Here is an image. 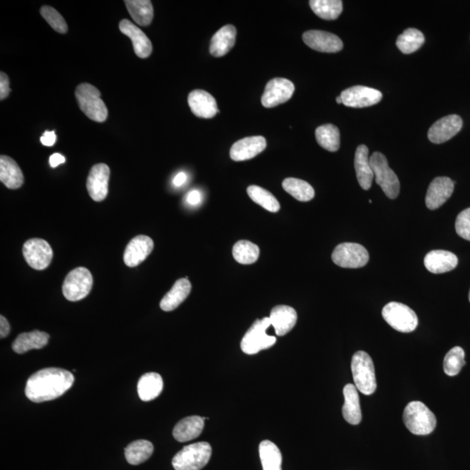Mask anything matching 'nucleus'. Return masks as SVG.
I'll return each mask as SVG.
<instances>
[{"label": "nucleus", "instance_id": "5", "mask_svg": "<svg viewBox=\"0 0 470 470\" xmlns=\"http://www.w3.org/2000/svg\"><path fill=\"white\" fill-rule=\"evenodd\" d=\"M212 448L208 442H197L184 447L173 457L172 464L176 470H201L208 464Z\"/></svg>", "mask_w": 470, "mask_h": 470}, {"label": "nucleus", "instance_id": "30", "mask_svg": "<svg viewBox=\"0 0 470 470\" xmlns=\"http://www.w3.org/2000/svg\"><path fill=\"white\" fill-rule=\"evenodd\" d=\"M50 336L48 333L34 330L28 333H22L14 341L13 351L17 353H24L32 349H41L48 345Z\"/></svg>", "mask_w": 470, "mask_h": 470}, {"label": "nucleus", "instance_id": "18", "mask_svg": "<svg viewBox=\"0 0 470 470\" xmlns=\"http://www.w3.org/2000/svg\"><path fill=\"white\" fill-rule=\"evenodd\" d=\"M267 147L266 139L262 136H252L235 142L230 149V157L235 161L251 160L262 153Z\"/></svg>", "mask_w": 470, "mask_h": 470}, {"label": "nucleus", "instance_id": "20", "mask_svg": "<svg viewBox=\"0 0 470 470\" xmlns=\"http://www.w3.org/2000/svg\"><path fill=\"white\" fill-rule=\"evenodd\" d=\"M188 101L190 110L197 117L211 119L219 112L215 99L208 92L194 90L190 92Z\"/></svg>", "mask_w": 470, "mask_h": 470}, {"label": "nucleus", "instance_id": "27", "mask_svg": "<svg viewBox=\"0 0 470 470\" xmlns=\"http://www.w3.org/2000/svg\"><path fill=\"white\" fill-rule=\"evenodd\" d=\"M205 421L203 417H188L178 422L173 431V436L180 442L193 440L200 436L204 429Z\"/></svg>", "mask_w": 470, "mask_h": 470}, {"label": "nucleus", "instance_id": "9", "mask_svg": "<svg viewBox=\"0 0 470 470\" xmlns=\"http://www.w3.org/2000/svg\"><path fill=\"white\" fill-rule=\"evenodd\" d=\"M93 279L90 271L85 267H77L65 277L62 292L67 300L78 301L87 297L91 292Z\"/></svg>", "mask_w": 470, "mask_h": 470}, {"label": "nucleus", "instance_id": "25", "mask_svg": "<svg viewBox=\"0 0 470 470\" xmlns=\"http://www.w3.org/2000/svg\"><path fill=\"white\" fill-rule=\"evenodd\" d=\"M345 399L343 415L346 422L351 425H358L363 420L360 406L358 390L353 384H347L343 388Z\"/></svg>", "mask_w": 470, "mask_h": 470}, {"label": "nucleus", "instance_id": "6", "mask_svg": "<svg viewBox=\"0 0 470 470\" xmlns=\"http://www.w3.org/2000/svg\"><path fill=\"white\" fill-rule=\"evenodd\" d=\"M270 326L272 325L269 317L255 321L240 343L242 351L247 355H255L277 343V337L267 335V329Z\"/></svg>", "mask_w": 470, "mask_h": 470}, {"label": "nucleus", "instance_id": "22", "mask_svg": "<svg viewBox=\"0 0 470 470\" xmlns=\"http://www.w3.org/2000/svg\"><path fill=\"white\" fill-rule=\"evenodd\" d=\"M297 313L289 306L279 305L271 311L269 319L275 333L278 336H283L290 332L297 324Z\"/></svg>", "mask_w": 470, "mask_h": 470}, {"label": "nucleus", "instance_id": "42", "mask_svg": "<svg viewBox=\"0 0 470 470\" xmlns=\"http://www.w3.org/2000/svg\"><path fill=\"white\" fill-rule=\"evenodd\" d=\"M41 14L46 19V21L55 30L57 33L62 34L67 33L68 27L63 17L61 16L59 11L48 6L41 7Z\"/></svg>", "mask_w": 470, "mask_h": 470}, {"label": "nucleus", "instance_id": "45", "mask_svg": "<svg viewBox=\"0 0 470 470\" xmlns=\"http://www.w3.org/2000/svg\"><path fill=\"white\" fill-rule=\"evenodd\" d=\"M56 134L55 132H45L44 134L41 136V141L43 145L46 146H53L56 142Z\"/></svg>", "mask_w": 470, "mask_h": 470}, {"label": "nucleus", "instance_id": "17", "mask_svg": "<svg viewBox=\"0 0 470 470\" xmlns=\"http://www.w3.org/2000/svg\"><path fill=\"white\" fill-rule=\"evenodd\" d=\"M454 183L449 177H437L431 182L426 196V205L430 210L441 208L452 197Z\"/></svg>", "mask_w": 470, "mask_h": 470}, {"label": "nucleus", "instance_id": "37", "mask_svg": "<svg viewBox=\"0 0 470 470\" xmlns=\"http://www.w3.org/2000/svg\"><path fill=\"white\" fill-rule=\"evenodd\" d=\"M316 138L318 144L329 151H336L340 149V131L332 124H326L317 128Z\"/></svg>", "mask_w": 470, "mask_h": 470}, {"label": "nucleus", "instance_id": "41", "mask_svg": "<svg viewBox=\"0 0 470 470\" xmlns=\"http://www.w3.org/2000/svg\"><path fill=\"white\" fill-rule=\"evenodd\" d=\"M465 352L460 347H454L447 353L444 361L445 374L449 376H456L464 366Z\"/></svg>", "mask_w": 470, "mask_h": 470}, {"label": "nucleus", "instance_id": "36", "mask_svg": "<svg viewBox=\"0 0 470 470\" xmlns=\"http://www.w3.org/2000/svg\"><path fill=\"white\" fill-rule=\"evenodd\" d=\"M282 188L299 201L306 202L314 199V190L308 182L297 178H287Z\"/></svg>", "mask_w": 470, "mask_h": 470}, {"label": "nucleus", "instance_id": "32", "mask_svg": "<svg viewBox=\"0 0 470 470\" xmlns=\"http://www.w3.org/2000/svg\"><path fill=\"white\" fill-rule=\"evenodd\" d=\"M124 3L136 24L147 26L153 21L154 7L149 0H126Z\"/></svg>", "mask_w": 470, "mask_h": 470}, {"label": "nucleus", "instance_id": "50", "mask_svg": "<svg viewBox=\"0 0 470 470\" xmlns=\"http://www.w3.org/2000/svg\"><path fill=\"white\" fill-rule=\"evenodd\" d=\"M336 102H337L338 104H343V100H341V96H338V97H337V98H336Z\"/></svg>", "mask_w": 470, "mask_h": 470}, {"label": "nucleus", "instance_id": "12", "mask_svg": "<svg viewBox=\"0 0 470 470\" xmlns=\"http://www.w3.org/2000/svg\"><path fill=\"white\" fill-rule=\"evenodd\" d=\"M294 85L290 80L275 78L267 82L262 97L264 107L272 108L289 101L294 92Z\"/></svg>", "mask_w": 470, "mask_h": 470}, {"label": "nucleus", "instance_id": "1", "mask_svg": "<svg viewBox=\"0 0 470 470\" xmlns=\"http://www.w3.org/2000/svg\"><path fill=\"white\" fill-rule=\"evenodd\" d=\"M75 383L71 372L59 368H48L35 373L27 380L26 397L33 402H44L60 397Z\"/></svg>", "mask_w": 470, "mask_h": 470}, {"label": "nucleus", "instance_id": "31", "mask_svg": "<svg viewBox=\"0 0 470 470\" xmlns=\"http://www.w3.org/2000/svg\"><path fill=\"white\" fill-rule=\"evenodd\" d=\"M162 378L157 373H147L143 375L138 383V394L144 402L153 401L161 395L163 390Z\"/></svg>", "mask_w": 470, "mask_h": 470}, {"label": "nucleus", "instance_id": "43", "mask_svg": "<svg viewBox=\"0 0 470 470\" xmlns=\"http://www.w3.org/2000/svg\"><path fill=\"white\" fill-rule=\"evenodd\" d=\"M457 235L470 242V208L458 215L456 221Z\"/></svg>", "mask_w": 470, "mask_h": 470}, {"label": "nucleus", "instance_id": "11", "mask_svg": "<svg viewBox=\"0 0 470 470\" xmlns=\"http://www.w3.org/2000/svg\"><path fill=\"white\" fill-rule=\"evenodd\" d=\"M23 255L28 265L35 270L48 269L53 257V248L42 239L27 240L23 247Z\"/></svg>", "mask_w": 470, "mask_h": 470}, {"label": "nucleus", "instance_id": "29", "mask_svg": "<svg viewBox=\"0 0 470 470\" xmlns=\"http://www.w3.org/2000/svg\"><path fill=\"white\" fill-rule=\"evenodd\" d=\"M192 285L188 278L178 279L168 294L162 298L161 309L166 312L176 309L188 298Z\"/></svg>", "mask_w": 470, "mask_h": 470}, {"label": "nucleus", "instance_id": "8", "mask_svg": "<svg viewBox=\"0 0 470 470\" xmlns=\"http://www.w3.org/2000/svg\"><path fill=\"white\" fill-rule=\"evenodd\" d=\"M383 317L387 324L402 333L415 331L418 326V318L414 310L400 302H390L383 309Z\"/></svg>", "mask_w": 470, "mask_h": 470}, {"label": "nucleus", "instance_id": "46", "mask_svg": "<svg viewBox=\"0 0 470 470\" xmlns=\"http://www.w3.org/2000/svg\"><path fill=\"white\" fill-rule=\"evenodd\" d=\"M202 200L201 193L198 190H193V191L189 192L188 196H186V201L189 205H197L201 203Z\"/></svg>", "mask_w": 470, "mask_h": 470}, {"label": "nucleus", "instance_id": "19", "mask_svg": "<svg viewBox=\"0 0 470 470\" xmlns=\"http://www.w3.org/2000/svg\"><path fill=\"white\" fill-rule=\"evenodd\" d=\"M154 250V242L150 237L138 235L128 243L124 252V262L129 267H135L144 262Z\"/></svg>", "mask_w": 470, "mask_h": 470}, {"label": "nucleus", "instance_id": "28", "mask_svg": "<svg viewBox=\"0 0 470 470\" xmlns=\"http://www.w3.org/2000/svg\"><path fill=\"white\" fill-rule=\"evenodd\" d=\"M236 33L234 26L227 25L213 35L210 44L212 55L219 58L226 55L230 52L235 44Z\"/></svg>", "mask_w": 470, "mask_h": 470}, {"label": "nucleus", "instance_id": "49", "mask_svg": "<svg viewBox=\"0 0 470 470\" xmlns=\"http://www.w3.org/2000/svg\"><path fill=\"white\" fill-rule=\"evenodd\" d=\"M186 180H188V176H186V173L184 172H181L176 174V176L174 177L173 183L174 186H181L182 185H184L186 183Z\"/></svg>", "mask_w": 470, "mask_h": 470}, {"label": "nucleus", "instance_id": "51", "mask_svg": "<svg viewBox=\"0 0 470 470\" xmlns=\"http://www.w3.org/2000/svg\"><path fill=\"white\" fill-rule=\"evenodd\" d=\"M469 301H470V291H469Z\"/></svg>", "mask_w": 470, "mask_h": 470}, {"label": "nucleus", "instance_id": "2", "mask_svg": "<svg viewBox=\"0 0 470 470\" xmlns=\"http://www.w3.org/2000/svg\"><path fill=\"white\" fill-rule=\"evenodd\" d=\"M403 422L407 429L417 436H427L437 427V417L424 403L411 402L403 412Z\"/></svg>", "mask_w": 470, "mask_h": 470}, {"label": "nucleus", "instance_id": "10", "mask_svg": "<svg viewBox=\"0 0 470 470\" xmlns=\"http://www.w3.org/2000/svg\"><path fill=\"white\" fill-rule=\"evenodd\" d=\"M333 263L344 269H359L366 266L370 255L363 246L357 243H341L338 245L332 254Z\"/></svg>", "mask_w": 470, "mask_h": 470}, {"label": "nucleus", "instance_id": "26", "mask_svg": "<svg viewBox=\"0 0 470 470\" xmlns=\"http://www.w3.org/2000/svg\"><path fill=\"white\" fill-rule=\"evenodd\" d=\"M0 181L10 189H18L24 184V176L16 161L11 157H0Z\"/></svg>", "mask_w": 470, "mask_h": 470}, {"label": "nucleus", "instance_id": "35", "mask_svg": "<svg viewBox=\"0 0 470 470\" xmlns=\"http://www.w3.org/2000/svg\"><path fill=\"white\" fill-rule=\"evenodd\" d=\"M311 9L321 18L333 21L343 13V1L341 0H311Z\"/></svg>", "mask_w": 470, "mask_h": 470}, {"label": "nucleus", "instance_id": "23", "mask_svg": "<svg viewBox=\"0 0 470 470\" xmlns=\"http://www.w3.org/2000/svg\"><path fill=\"white\" fill-rule=\"evenodd\" d=\"M424 265L430 273L444 274L456 269L458 258L452 252L433 250L425 256Z\"/></svg>", "mask_w": 470, "mask_h": 470}, {"label": "nucleus", "instance_id": "7", "mask_svg": "<svg viewBox=\"0 0 470 470\" xmlns=\"http://www.w3.org/2000/svg\"><path fill=\"white\" fill-rule=\"evenodd\" d=\"M370 164L375 182L390 199L394 200L400 193V181L397 176L390 168L385 155L375 151L370 156Z\"/></svg>", "mask_w": 470, "mask_h": 470}, {"label": "nucleus", "instance_id": "40", "mask_svg": "<svg viewBox=\"0 0 470 470\" xmlns=\"http://www.w3.org/2000/svg\"><path fill=\"white\" fill-rule=\"evenodd\" d=\"M260 255V248L257 245L248 242V240H240L233 247V256L237 262L242 265L257 262Z\"/></svg>", "mask_w": 470, "mask_h": 470}, {"label": "nucleus", "instance_id": "47", "mask_svg": "<svg viewBox=\"0 0 470 470\" xmlns=\"http://www.w3.org/2000/svg\"><path fill=\"white\" fill-rule=\"evenodd\" d=\"M11 330L10 324L9 321L6 320V317L3 316H0V337L6 338L9 335Z\"/></svg>", "mask_w": 470, "mask_h": 470}, {"label": "nucleus", "instance_id": "3", "mask_svg": "<svg viewBox=\"0 0 470 470\" xmlns=\"http://www.w3.org/2000/svg\"><path fill=\"white\" fill-rule=\"evenodd\" d=\"M100 95L98 89L88 83L78 85L75 91L80 110L93 122L102 123L107 119L108 110Z\"/></svg>", "mask_w": 470, "mask_h": 470}, {"label": "nucleus", "instance_id": "16", "mask_svg": "<svg viewBox=\"0 0 470 470\" xmlns=\"http://www.w3.org/2000/svg\"><path fill=\"white\" fill-rule=\"evenodd\" d=\"M462 128V119L459 115L452 114L442 118L429 128L428 137L434 144H442L452 139Z\"/></svg>", "mask_w": 470, "mask_h": 470}, {"label": "nucleus", "instance_id": "15", "mask_svg": "<svg viewBox=\"0 0 470 470\" xmlns=\"http://www.w3.org/2000/svg\"><path fill=\"white\" fill-rule=\"evenodd\" d=\"M302 40L310 48L321 53H338L343 48V43L339 37L324 31H308L303 33Z\"/></svg>", "mask_w": 470, "mask_h": 470}, {"label": "nucleus", "instance_id": "33", "mask_svg": "<svg viewBox=\"0 0 470 470\" xmlns=\"http://www.w3.org/2000/svg\"><path fill=\"white\" fill-rule=\"evenodd\" d=\"M259 452L263 470H282V453L274 442L267 440L260 442Z\"/></svg>", "mask_w": 470, "mask_h": 470}, {"label": "nucleus", "instance_id": "21", "mask_svg": "<svg viewBox=\"0 0 470 470\" xmlns=\"http://www.w3.org/2000/svg\"><path fill=\"white\" fill-rule=\"evenodd\" d=\"M119 30L123 34L127 35L133 43L136 55L141 59L149 58L153 52V46L149 37L142 32L138 26L128 21L122 19L119 22Z\"/></svg>", "mask_w": 470, "mask_h": 470}, {"label": "nucleus", "instance_id": "4", "mask_svg": "<svg viewBox=\"0 0 470 470\" xmlns=\"http://www.w3.org/2000/svg\"><path fill=\"white\" fill-rule=\"evenodd\" d=\"M351 370L355 386L361 393L366 395L374 394L376 383L374 363L368 353L358 351L353 356Z\"/></svg>", "mask_w": 470, "mask_h": 470}, {"label": "nucleus", "instance_id": "44", "mask_svg": "<svg viewBox=\"0 0 470 470\" xmlns=\"http://www.w3.org/2000/svg\"><path fill=\"white\" fill-rule=\"evenodd\" d=\"M11 92L10 80L5 73H0V100L7 98Z\"/></svg>", "mask_w": 470, "mask_h": 470}, {"label": "nucleus", "instance_id": "13", "mask_svg": "<svg viewBox=\"0 0 470 470\" xmlns=\"http://www.w3.org/2000/svg\"><path fill=\"white\" fill-rule=\"evenodd\" d=\"M343 104L346 107L363 108L374 106L383 99V93L376 89L356 85L346 89L341 93Z\"/></svg>", "mask_w": 470, "mask_h": 470}, {"label": "nucleus", "instance_id": "48", "mask_svg": "<svg viewBox=\"0 0 470 470\" xmlns=\"http://www.w3.org/2000/svg\"><path fill=\"white\" fill-rule=\"evenodd\" d=\"M65 162V158L63 155L60 154H53L52 156L50 157V165L52 168L55 169L58 166L63 164Z\"/></svg>", "mask_w": 470, "mask_h": 470}, {"label": "nucleus", "instance_id": "24", "mask_svg": "<svg viewBox=\"0 0 470 470\" xmlns=\"http://www.w3.org/2000/svg\"><path fill=\"white\" fill-rule=\"evenodd\" d=\"M368 153H370V150L367 146L360 145L357 147L355 156L357 180H358L360 188L364 190L370 189L372 181L375 178Z\"/></svg>", "mask_w": 470, "mask_h": 470}, {"label": "nucleus", "instance_id": "14", "mask_svg": "<svg viewBox=\"0 0 470 470\" xmlns=\"http://www.w3.org/2000/svg\"><path fill=\"white\" fill-rule=\"evenodd\" d=\"M110 169L104 163L92 166L87 181L89 196L95 201L100 202L106 199L110 184Z\"/></svg>", "mask_w": 470, "mask_h": 470}, {"label": "nucleus", "instance_id": "39", "mask_svg": "<svg viewBox=\"0 0 470 470\" xmlns=\"http://www.w3.org/2000/svg\"><path fill=\"white\" fill-rule=\"evenodd\" d=\"M247 194L252 201L260 205V207L265 208L267 211L277 213L281 208V205H279L277 198L269 191L260 188L259 186H248Z\"/></svg>", "mask_w": 470, "mask_h": 470}, {"label": "nucleus", "instance_id": "34", "mask_svg": "<svg viewBox=\"0 0 470 470\" xmlns=\"http://www.w3.org/2000/svg\"><path fill=\"white\" fill-rule=\"evenodd\" d=\"M154 452V445L149 441L137 440L132 442L125 449V456L128 464L139 465L149 459Z\"/></svg>", "mask_w": 470, "mask_h": 470}, {"label": "nucleus", "instance_id": "38", "mask_svg": "<svg viewBox=\"0 0 470 470\" xmlns=\"http://www.w3.org/2000/svg\"><path fill=\"white\" fill-rule=\"evenodd\" d=\"M425 38L421 31L409 28L400 35L396 46L402 53L410 54L417 52L424 44Z\"/></svg>", "mask_w": 470, "mask_h": 470}]
</instances>
